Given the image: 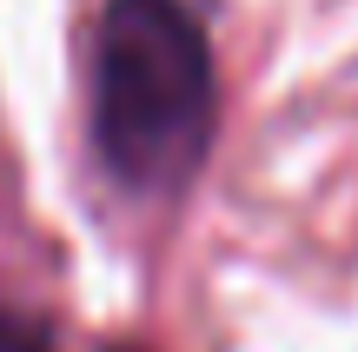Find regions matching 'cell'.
Returning <instances> with one entry per match:
<instances>
[{
  "instance_id": "1",
  "label": "cell",
  "mask_w": 358,
  "mask_h": 352,
  "mask_svg": "<svg viewBox=\"0 0 358 352\" xmlns=\"http://www.w3.org/2000/svg\"><path fill=\"white\" fill-rule=\"evenodd\" d=\"M213 140V47L186 0H106L93 47V146L133 193H166Z\"/></svg>"
},
{
  "instance_id": "3",
  "label": "cell",
  "mask_w": 358,
  "mask_h": 352,
  "mask_svg": "<svg viewBox=\"0 0 358 352\" xmlns=\"http://www.w3.org/2000/svg\"><path fill=\"white\" fill-rule=\"evenodd\" d=\"M120 352H133V346H120Z\"/></svg>"
},
{
  "instance_id": "2",
  "label": "cell",
  "mask_w": 358,
  "mask_h": 352,
  "mask_svg": "<svg viewBox=\"0 0 358 352\" xmlns=\"http://www.w3.org/2000/svg\"><path fill=\"white\" fill-rule=\"evenodd\" d=\"M0 352H53V332L40 326V319L0 313Z\"/></svg>"
}]
</instances>
